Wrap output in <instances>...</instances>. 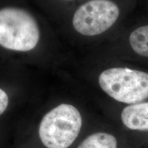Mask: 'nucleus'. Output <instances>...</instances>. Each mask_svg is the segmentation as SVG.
<instances>
[{
    "label": "nucleus",
    "mask_w": 148,
    "mask_h": 148,
    "mask_svg": "<svg viewBox=\"0 0 148 148\" xmlns=\"http://www.w3.org/2000/svg\"><path fill=\"white\" fill-rule=\"evenodd\" d=\"M82 123L78 110L72 105L62 103L42 118L39 137L47 148H67L78 136Z\"/></svg>",
    "instance_id": "nucleus-1"
},
{
    "label": "nucleus",
    "mask_w": 148,
    "mask_h": 148,
    "mask_svg": "<svg viewBox=\"0 0 148 148\" xmlns=\"http://www.w3.org/2000/svg\"><path fill=\"white\" fill-rule=\"evenodd\" d=\"M39 29L33 16L17 8L0 10V45L8 49L28 51L39 40Z\"/></svg>",
    "instance_id": "nucleus-2"
},
{
    "label": "nucleus",
    "mask_w": 148,
    "mask_h": 148,
    "mask_svg": "<svg viewBox=\"0 0 148 148\" xmlns=\"http://www.w3.org/2000/svg\"><path fill=\"white\" fill-rule=\"evenodd\" d=\"M103 91L115 100L134 104L148 98V73L128 68L113 67L99 76Z\"/></svg>",
    "instance_id": "nucleus-3"
},
{
    "label": "nucleus",
    "mask_w": 148,
    "mask_h": 148,
    "mask_svg": "<svg viewBox=\"0 0 148 148\" xmlns=\"http://www.w3.org/2000/svg\"><path fill=\"white\" fill-rule=\"evenodd\" d=\"M120 10L110 0H90L74 13L73 26L79 34L88 36L101 34L117 21Z\"/></svg>",
    "instance_id": "nucleus-4"
},
{
    "label": "nucleus",
    "mask_w": 148,
    "mask_h": 148,
    "mask_svg": "<svg viewBox=\"0 0 148 148\" xmlns=\"http://www.w3.org/2000/svg\"><path fill=\"white\" fill-rule=\"evenodd\" d=\"M121 120L130 129L148 131V102L126 106L121 112Z\"/></svg>",
    "instance_id": "nucleus-5"
},
{
    "label": "nucleus",
    "mask_w": 148,
    "mask_h": 148,
    "mask_svg": "<svg viewBox=\"0 0 148 148\" xmlns=\"http://www.w3.org/2000/svg\"><path fill=\"white\" fill-rule=\"evenodd\" d=\"M129 42L135 53L148 58V25L133 30L130 35Z\"/></svg>",
    "instance_id": "nucleus-6"
},
{
    "label": "nucleus",
    "mask_w": 148,
    "mask_h": 148,
    "mask_svg": "<svg viewBox=\"0 0 148 148\" xmlns=\"http://www.w3.org/2000/svg\"><path fill=\"white\" fill-rule=\"evenodd\" d=\"M77 148H116V140L108 133L97 132L85 138Z\"/></svg>",
    "instance_id": "nucleus-7"
},
{
    "label": "nucleus",
    "mask_w": 148,
    "mask_h": 148,
    "mask_svg": "<svg viewBox=\"0 0 148 148\" xmlns=\"http://www.w3.org/2000/svg\"><path fill=\"white\" fill-rule=\"evenodd\" d=\"M9 102L8 96L4 90L0 88V115L7 108Z\"/></svg>",
    "instance_id": "nucleus-8"
}]
</instances>
